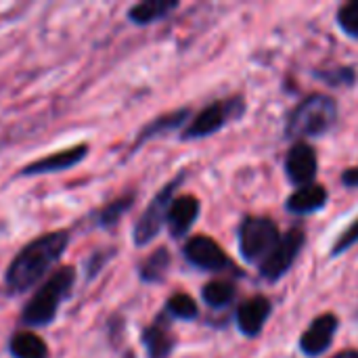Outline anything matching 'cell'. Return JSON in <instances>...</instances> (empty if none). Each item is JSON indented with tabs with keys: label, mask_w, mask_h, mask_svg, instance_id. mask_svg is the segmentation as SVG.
I'll list each match as a JSON object with an SVG mask.
<instances>
[{
	"label": "cell",
	"mask_w": 358,
	"mask_h": 358,
	"mask_svg": "<svg viewBox=\"0 0 358 358\" xmlns=\"http://www.w3.org/2000/svg\"><path fill=\"white\" fill-rule=\"evenodd\" d=\"M235 298V285L227 281H212L203 287V300L212 308H224Z\"/></svg>",
	"instance_id": "obj_18"
},
{
	"label": "cell",
	"mask_w": 358,
	"mask_h": 358,
	"mask_svg": "<svg viewBox=\"0 0 358 358\" xmlns=\"http://www.w3.org/2000/svg\"><path fill=\"white\" fill-rule=\"evenodd\" d=\"M168 264H170V256H168V250H157L141 268V275L145 281H159L166 271H168Z\"/></svg>",
	"instance_id": "obj_19"
},
{
	"label": "cell",
	"mask_w": 358,
	"mask_h": 358,
	"mask_svg": "<svg viewBox=\"0 0 358 358\" xmlns=\"http://www.w3.org/2000/svg\"><path fill=\"white\" fill-rule=\"evenodd\" d=\"M185 256L191 264L203 268V271H224L231 262L224 256V252L220 250V245L216 241H212L210 237H193L187 248H185Z\"/></svg>",
	"instance_id": "obj_7"
},
{
	"label": "cell",
	"mask_w": 358,
	"mask_h": 358,
	"mask_svg": "<svg viewBox=\"0 0 358 358\" xmlns=\"http://www.w3.org/2000/svg\"><path fill=\"white\" fill-rule=\"evenodd\" d=\"M185 117H187V111H176V113H170V115L159 117L157 122H153V124L143 132L141 141H145V138H149V136H155V134H159V132H164V130H168V128L178 126Z\"/></svg>",
	"instance_id": "obj_21"
},
{
	"label": "cell",
	"mask_w": 358,
	"mask_h": 358,
	"mask_svg": "<svg viewBox=\"0 0 358 358\" xmlns=\"http://www.w3.org/2000/svg\"><path fill=\"white\" fill-rule=\"evenodd\" d=\"M325 201H327V191L323 187L306 185L287 199V208L296 214H310V212L321 210Z\"/></svg>",
	"instance_id": "obj_14"
},
{
	"label": "cell",
	"mask_w": 358,
	"mask_h": 358,
	"mask_svg": "<svg viewBox=\"0 0 358 358\" xmlns=\"http://www.w3.org/2000/svg\"><path fill=\"white\" fill-rule=\"evenodd\" d=\"M334 358H358L357 350H346V352H342V355H338V357Z\"/></svg>",
	"instance_id": "obj_26"
},
{
	"label": "cell",
	"mask_w": 358,
	"mask_h": 358,
	"mask_svg": "<svg viewBox=\"0 0 358 358\" xmlns=\"http://www.w3.org/2000/svg\"><path fill=\"white\" fill-rule=\"evenodd\" d=\"M199 216V201L191 195H182L172 201L168 212V227L172 237H182Z\"/></svg>",
	"instance_id": "obj_12"
},
{
	"label": "cell",
	"mask_w": 358,
	"mask_h": 358,
	"mask_svg": "<svg viewBox=\"0 0 358 358\" xmlns=\"http://www.w3.org/2000/svg\"><path fill=\"white\" fill-rule=\"evenodd\" d=\"M285 170L296 185H308L317 174V155L313 147H308L306 143L294 145L292 151L287 153Z\"/></svg>",
	"instance_id": "obj_10"
},
{
	"label": "cell",
	"mask_w": 358,
	"mask_h": 358,
	"mask_svg": "<svg viewBox=\"0 0 358 358\" xmlns=\"http://www.w3.org/2000/svg\"><path fill=\"white\" fill-rule=\"evenodd\" d=\"M241 254L248 262L266 260L279 243L277 224L268 218H248L241 227Z\"/></svg>",
	"instance_id": "obj_4"
},
{
	"label": "cell",
	"mask_w": 358,
	"mask_h": 358,
	"mask_svg": "<svg viewBox=\"0 0 358 358\" xmlns=\"http://www.w3.org/2000/svg\"><path fill=\"white\" fill-rule=\"evenodd\" d=\"M338 21H340V25L344 27L346 34L357 36L358 38V0L348 2V4H344V6L340 8Z\"/></svg>",
	"instance_id": "obj_22"
},
{
	"label": "cell",
	"mask_w": 358,
	"mask_h": 358,
	"mask_svg": "<svg viewBox=\"0 0 358 358\" xmlns=\"http://www.w3.org/2000/svg\"><path fill=\"white\" fill-rule=\"evenodd\" d=\"M268 315H271V302H268L266 298H262V296L252 298V300H248V302L239 308V313H237L239 329H241L245 336L254 338V336H258V334L262 331V327H264Z\"/></svg>",
	"instance_id": "obj_13"
},
{
	"label": "cell",
	"mask_w": 358,
	"mask_h": 358,
	"mask_svg": "<svg viewBox=\"0 0 358 358\" xmlns=\"http://www.w3.org/2000/svg\"><path fill=\"white\" fill-rule=\"evenodd\" d=\"M176 185H178V180L170 182L162 193H157L155 199L145 210V214L141 216V220L136 222V229H134V243L136 245H147L151 239H155V235L159 233V229L168 220V212H170V206L174 201L172 195L176 191Z\"/></svg>",
	"instance_id": "obj_5"
},
{
	"label": "cell",
	"mask_w": 358,
	"mask_h": 358,
	"mask_svg": "<svg viewBox=\"0 0 358 358\" xmlns=\"http://www.w3.org/2000/svg\"><path fill=\"white\" fill-rule=\"evenodd\" d=\"M143 344L147 348V358H168L172 350V338L162 325H153L145 329Z\"/></svg>",
	"instance_id": "obj_17"
},
{
	"label": "cell",
	"mask_w": 358,
	"mask_h": 358,
	"mask_svg": "<svg viewBox=\"0 0 358 358\" xmlns=\"http://www.w3.org/2000/svg\"><path fill=\"white\" fill-rule=\"evenodd\" d=\"M338 120V105L331 96L310 94L304 99L287 120L289 136H319L327 132Z\"/></svg>",
	"instance_id": "obj_3"
},
{
	"label": "cell",
	"mask_w": 358,
	"mask_h": 358,
	"mask_svg": "<svg viewBox=\"0 0 358 358\" xmlns=\"http://www.w3.org/2000/svg\"><path fill=\"white\" fill-rule=\"evenodd\" d=\"M88 153L86 145H78L73 149H65L59 153H52L48 157H42L21 170V176H36V174H50V172H61L73 168L78 162H82Z\"/></svg>",
	"instance_id": "obj_9"
},
{
	"label": "cell",
	"mask_w": 358,
	"mask_h": 358,
	"mask_svg": "<svg viewBox=\"0 0 358 358\" xmlns=\"http://www.w3.org/2000/svg\"><path fill=\"white\" fill-rule=\"evenodd\" d=\"M358 241V220L338 239V243L334 245V256H338V254H342V252H346L350 245H355Z\"/></svg>",
	"instance_id": "obj_24"
},
{
	"label": "cell",
	"mask_w": 358,
	"mask_h": 358,
	"mask_svg": "<svg viewBox=\"0 0 358 358\" xmlns=\"http://www.w3.org/2000/svg\"><path fill=\"white\" fill-rule=\"evenodd\" d=\"M67 243H69V235L65 231H57V233L42 235L29 245H25L6 268L4 275L6 289L10 294H23L29 287H34L48 273V268L59 262Z\"/></svg>",
	"instance_id": "obj_1"
},
{
	"label": "cell",
	"mask_w": 358,
	"mask_h": 358,
	"mask_svg": "<svg viewBox=\"0 0 358 358\" xmlns=\"http://www.w3.org/2000/svg\"><path fill=\"white\" fill-rule=\"evenodd\" d=\"M174 8H176L174 0H147V2L132 6L128 15H130V21H134L138 25H147V23H153V21L166 17Z\"/></svg>",
	"instance_id": "obj_15"
},
{
	"label": "cell",
	"mask_w": 358,
	"mask_h": 358,
	"mask_svg": "<svg viewBox=\"0 0 358 358\" xmlns=\"http://www.w3.org/2000/svg\"><path fill=\"white\" fill-rule=\"evenodd\" d=\"M231 117V107L224 103H214L210 107H206L195 120L193 124L187 128L185 138H199V136H208L216 130H220L227 120Z\"/></svg>",
	"instance_id": "obj_11"
},
{
	"label": "cell",
	"mask_w": 358,
	"mask_h": 358,
	"mask_svg": "<svg viewBox=\"0 0 358 358\" xmlns=\"http://www.w3.org/2000/svg\"><path fill=\"white\" fill-rule=\"evenodd\" d=\"M76 283V271L71 266H63L59 268L55 275H50V279L31 296V300L27 302V306L23 308L21 321L29 327H44L48 323H52L59 304L63 298L69 296L71 287Z\"/></svg>",
	"instance_id": "obj_2"
},
{
	"label": "cell",
	"mask_w": 358,
	"mask_h": 358,
	"mask_svg": "<svg viewBox=\"0 0 358 358\" xmlns=\"http://www.w3.org/2000/svg\"><path fill=\"white\" fill-rule=\"evenodd\" d=\"M336 329H338V319L334 315H321L319 319H315V323L304 331L300 340L302 352L308 357L323 355L331 346Z\"/></svg>",
	"instance_id": "obj_8"
},
{
	"label": "cell",
	"mask_w": 358,
	"mask_h": 358,
	"mask_svg": "<svg viewBox=\"0 0 358 358\" xmlns=\"http://www.w3.org/2000/svg\"><path fill=\"white\" fill-rule=\"evenodd\" d=\"M302 245H304V233L300 229L289 231L283 239H279V243L275 245V250L262 262V268H260L262 271V277L268 279V281L281 279L292 268V264L298 258Z\"/></svg>",
	"instance_id": "obj_6"
},
{
	"label": "cell",
	"mask_w": 358,
	"mask_h": 358,
	"mask_svg": "<svg viewBox=\"0 0 358 358\" xmlns=\"http://www.w3.org/2000/svg\"><path fill=\"white\" fill-rule=\"evenodd\" d=\"M344 182L348 185V187H358V168H352V170H348V172H344Z\"/></svg>",
	"instance_id": "obj_25"
},
{
	"label": "cell",
	"mask_w": 358,
	"mask_h": 358,
	"mask_svg": "<svg viewBox=\"0 0 358 358\" xmlns=\"http://www.w3.org/2000/svg\"><path fill=\"white\" fill-rule=\"evenodd\" d=\"M10 355L15 358H48V348L34 334H17L10 340Z\"/></svg>",
	"instance_id": "obj_16"
},
{
	"label": "cell",
	"mask_w": 358,
	"mask_h": 358,
	"mask_svg": "<svg viewBox=\"0 0 358 358\" xmlns=\"http://www.w3.org/2000/svg\"><path fill=\"white\" fill-rule=\"evenodd\" d=\"M168 310H170L174 317L187 319V321H189V319H195L197 313H199L195 300H193L191 296H187V294H176V296H172V298L168 300Z\"/></svg>",
	"instance_id": "obj_20"
},
{
	"label": "cell",
	"mask_w": 358,
	"mask_h": 358,
	"mask_svg": "<svg viewBox=\"0 0 358 358\" xmlns=\"http://www.w3.org/2000/svg\"><path fill=\"white\" fill-rule=\"evenodd\" d=\"M128 206H130V199H120V201H115V203H111L103 214H101V218H99V222L103 224V227H109V224H113L115 220H117V216L122 214V212H126L128 210Z\"/></svg>",
	"instance_id": "obj_23"
}]
</instances>
